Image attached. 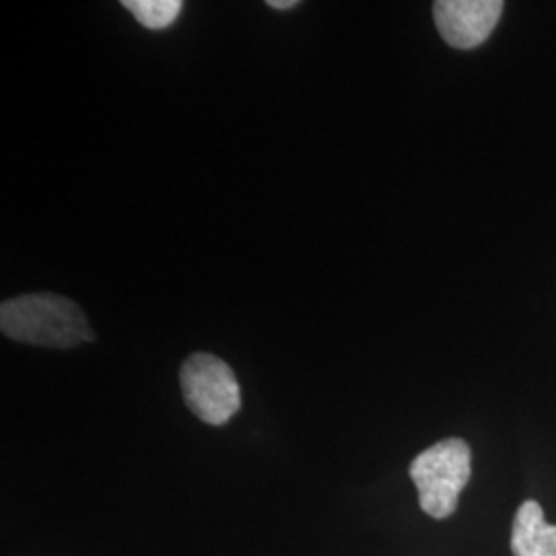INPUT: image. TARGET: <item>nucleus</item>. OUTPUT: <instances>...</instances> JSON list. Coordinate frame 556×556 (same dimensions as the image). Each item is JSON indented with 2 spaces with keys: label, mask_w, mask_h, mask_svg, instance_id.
<instances>
[{
  "label": "nucleus",
  "mask_w": 556,
  "mask_h": 556,
  "mask_svg": "<svg viewBox=\"0 0 556 556\" xmlns=\"http://www.w3.org/2000/svg\"><path fill=\"white\" fill-rule=\"evenodd\" d=\"M503 7L501 0H439L433 17L443 40L457 50H470L493 34Z\"/></svg>",
  "instance_id": "nucleus-4"
},
{
  "label": "nucleus",
  "mask_w": 556,
  "mask_h": 556,
  "mask_svg": "<svg viewBox=\"0 0 556 556\" xmlns=\"http://www.w3.org/2000/svg\"><path fill=\"white\" fill-rule=\"evenodd\" d=\"M268 7L277 9V11H287V9L298 7V0H268Z\"/></svg>",
  "instance_id": "nucleus-7"
},
{
  "label": "nucleus",
  "mask_w": 556,
  "mask_h": 556,
  "mask_svg": "<svg viewBox=\"0 0 556 556\" xmlns=\"http://www.w3.org/2000/svg\"><path fill=\"white\" fill-rule=\"evenodd\" d=\"M0 330L11 340L46 349H73L93 340V330L79 305L54 293L2 301Z\"/></svg>",
  "instance_id": "nucleus-1"
},
{
  "label": "nucleus",
  "mask_w": 556,
  "mask_h": 556,
  "mask_svg": "<svg viewBox=\"0 0 556 556\" xmlns=\"http://www.w3.org/2000/svg\"><path fill=\"white\" fill-rule=\"evenodd\" d=\"M472 477V452L464 439H443L410 464V478L418 491L420 509L427 516H454L459 493Z\"/></svg>",
  "instance_id": "nucleus-2"
},
{
  "label": "nucleus",
  "mask_w": 556,
  "mask_h": 556,
  "mask_svg": "<svg viewBox=\"0 0 556 556\" xmlns=\"http://www.w3.org/2000/svg\"><path fill=\"white\" fill-rule=\"evenodd\" d=\"M179 386L188 408L206 425L220 427L241 408V390L233 369L211 353H194L184 361Z\"/></svg>",
  "instance_id": "nucleus-3"
},
{
  "label": "nucleus",
  "mask_w": 556,
  "mask_h": 556,
  "mask_svg": "<svg viewBox=\"0 0 556 556\" xmlns=\"http://www.w3.org/2000/svg\"><path fill=\"white\" fill-rule=\"evenodd\" d=\"M514 556H556V526L546 523L538 501H523L511 528Z\"/></svg>",
  "instance_id": "nucleus-5"
},
{
  "label": "nucleus",
  "mask_w": 556,
  "mask_h": 556,
  "mask_svg": "<svg viewBox=\"0 0 556 556\" xmlns=\"http://www.w3.org/2000/svg\"><path fill=\"white\" fill-rule=\"evenodd\" d=\"M124 9H128L140 25L147 29H165L181 13V0H124Z\"/></svg>",
  "instance_id": "nucleus-6"
}]
</instances>
